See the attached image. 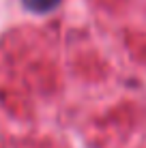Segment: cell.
<instances>
[{
    "instance_id": "6da1fadb",
    "label": "cell",
    "mask_w": 146,
    "mask_h": 148,
    "mask_svg": "<svg viewBox=\"0 0 146 148\" xmlns=\"http://www.w3.org/2000/svg\"><path fill=\"white\" fill-rule=\"evenodd\" d=\"M58 2H60V0H24V4H26L30 11H37V13L52 11Z\"/></svg>"
}]
</instances>
